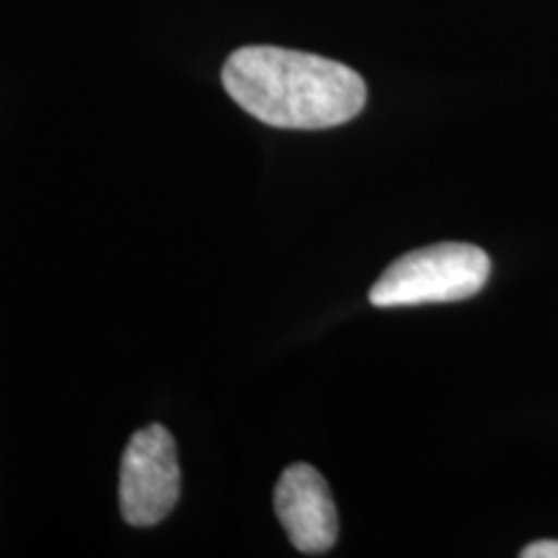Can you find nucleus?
<instances>
[{
    "label": "nucleus",
    "mask_w": 558,
    "mask_h": 558,
    "mask_svg": "<svg viewBox=\"0 0 558 558\" xmlns=\"http://www.w3.org/2000/svg\"><path fill=\"white\" fill-rule=\"evenodd\" d=\"M222 86L251 117L282 130H329L360 114L367 86L357 70L284 47H241L226 60Z\"/></svg>",
    "instance_id": "f257e3e1"
},
{
    "label": "nucleus",
    "mask_w": 558,
    "mask_h": 558,
    "mask_svg": "<svg viewBox=\"0 0 558 558\" xmlns=\"http://www.w3.org/2000/svg\"><path fill=\"white\" fill-rule=\"evenodd\" d=\"M275 512L300 554L320 556L339 538L337 505L329 484L308 463H295L282 473L275 488Z\"/></svg>",
    "instance_id": "20e7f679"
},
{
    "label": "nucleus",
    "mask_w": 558,
    "mask_h": 558,
    "mask_svg": "<svg viewBox=\"0 0 558 558\" xmlns=\"http://www.w3.org/2000/svg\"><path fill=\"white\" fill-rule=\"evenodd\" d=\"M181 494L177 442L160 424L135 432L122 456L120 509L135 527L158 525L169 518Z\"/></svg>",
    "instance_id": "7ed1b4c3"
},
{
    "label": "nucleus",
    "mask_w": 558,
    "mask_h": 558,
    "mask_svg": "<svg viewBox=\"0 0 558 558\" xmlns=\"http://www.w3.org/2000/svg\"><path fill=\"white\" fill-rule=\"evenodd\" d=\"M522 558H558V541H535L522 548Z\"/></svg>",
    "instance_id": "39448f33"
},
{
    "label": "nucleus",
    "mask_w": 558,
    "mask_h": 558,
    "mask_svg": "<svg viewBox=\"0 0 558 558\" xmlns=\"http://www.w3.org/2000/svg\"><path fill=\"white\" fill-rule=\"evenodd\" d=\"M492 275L486 251L471 243H437L403 254L369 290L375 308L456 303L478 295Z\"/></svg>",
    "instance_id": "f03ea898"
}]
</instances>
